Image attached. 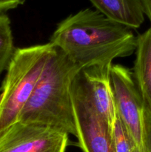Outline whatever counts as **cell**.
Returning <instances> with one entry per match:
<instances>
[{
  "mask_svg": "<svg viewBox=\"0 0 151 152\" xmlns=\"http://www.w3.org/2000/svg\"><path fill=\"white\" fill-rule=\"evenodd\" d=\"M136 38L131 28L86 8L61 21L49 42L84 69L110 66L114 59L132 55Z\"/></svg>",
  "mask_w": 151,
  "mask_h": 152,
  "instance_id": "1",
  "label": "cell"
},
{
  "mask_svg": "<svg viewBox=\"0 0 151 152\" xmlns=\"http://www.w3.org/2000/svg\"><path fill=\"white\" fill-rule=\"evenodd\" d=\"M81 68L55 47L19 122L76 136L72 85Z\"/></svg>",
  "mask_w": 151,
  "mask_h": 152,
  "instance_id": "2",
  "label": "cell"
},
{
  "mask_svg": "<svg viewBox=\"0 0 151 152\" xmlns=\"http://www.w3.org/2000/svg\"><path fill=\"white\" fill-rule=\"evenodd\" d=\"M54 50L50 42L16 48L0 88V137L19 121Z\"/></svg>",
  "mask_w": 151,
  "mask_h": 152,
  "instance_id": "3",
  "label": "cell"
},
{
  "mask_svg": "<svg viewBox=\"0 0 151 152\" xmlns=\"http://www.w3.org/2000/svg\"><path fill=\"white\" fill-rule=\"evenodd\" d=\"M71 94L78 147L83 152H115L112 132L92 106L80 72Z\"/></svg>",
  "mask_w": 151,
  "mask_h": 152,
  "instance_id": "4",
  "label": "cell"
},
{
  "mask_svg": "<svg viewBox=\"0 0 151 152\" xmlns=\"http://www.w3.org/2000/svg\"><path fill=\"white\" fill-rule=\"evenodd\" d=\"M110 81L117 117L131 135L139 152H145L144 103L135 83L133 72L125 66L113 64L110 68Z\"/></svg>",
  "mask_w": 151,
  "mask_h": 152,
  "instance_id": "5",
  "label": "cell"
},
{
  "mask_svg": "<svg viewBox=\"0 0 151 152\" xmlns=\"http://www.w3.org/2000/svg\"><path fill=\"white\" fill-rule=\"evenodd\" d=\"M69 134L17 122L0 137V152H66Z\"/></svg>",
  "mask_w": 151,
  "mask_h": 152,
  "instance_id": "6",
  "label": "cell"
},
{
  "mask_svg": "<svg viewBox=\"0 0 151 152\" xmlns=\"http://www.w3.org/2000/svg\"><path fill=\"white\" fill-rule=\"evenodd\" d=\"M110 66L81 69L80 74L92 106L111 132L117 119L110 81Z\"/></svg>",
  "mask_w": 151,
  "mask_h": 152,
  "instance_id": "7",
  "label": "cell"
},
{
  "mask_svg": "<svg viewBox=\"0 0 151 152\" xmlns=\"http://www.w3.org/2000/svg\"><path fill=\"white\" fill-rule=\"evenodd\" d=\"M135 54L133 78L144 106L151 113V27L136 38Z\"/></svg>",
  "mask_w": 151,
  "mask_h": 152,
  "instance_id": "8",
  "label": "cell"
},
{
  "mask_svg": "<svg viewBox=\"0 0 151 152\" xmlns=\"http://www.w3.org/2000/svg\"><path fill=\"white\" fill-rule=\"evenodd\" d=\"M96 10L111 20L133 29L144 22L141 0H90Z\"/></svg>",
  "mask_w": 151,
  "mask_h": 152,
  "instance_id": "9",
  "label": "cell"
},
{
  "mask_svg": "<svg viewBox=\"0 0 151 152\" xmlns=\"http://www.w3.org/2000/svg\"><path fill=\"white\" fill-rule=\"evenodd\" d=\"M15 50L10 19L4 13H0V76L7 70Z\"/></svg>",
  "mask_w": 151,
  "mask_h": 152,
  "instance_id": "10",
  "label": "cell"
},
{
  "mask_svg": "<svg viewBox=\"0 0 151 152\" xmlns=\"http://www.w3.org/2000/svg\"><path fill=\"white\" fill-rule=\"evenodd\" d=\"M112 137L115 152H134L137 149L133 137L118 117L113 128Z\"/></svg>",
  "mask_w": 151,
  "mask_h": 152,
  "instance_id": "11",
  "label": "cell"
},
{
  "mask_svg": "<svg viewBox=\"0 0 151 152\" xmlns=\"http://www.w3.org/2000/svg\"><path fill=\"white\" fill-rule=\"evenodd\" d=\"M144 145L145 152H151V113L145 106L144 111Z\"/></svg>",
  "mask_w": 151,
  "mask_h": 152,
  "instance_id": "12",
  "label": "cell"
},
{
  "mask_svg": "<svg viewBox=\"0 0 151 152\" xmlns=\"http://www.w3.org/2000/svg\"><path fill=\"white\" fill-rule=\"evenodd\" d=\"M25 0H0V13L13 10L22 5Z\"/></svg>",
  "mask_w": 151,
  "mask_h": 152,
  "instance_id": "13",
  "label": "cell"
},
{
  "mask_svg": "<svg viewBox=\"0 0 151 152\" xmlns=\"http://www.w3.org/2000/svg\"><path fill=\"white\" fill-rule=\"evenodd\" d=\"M144 15L148 18L151 25V0H141Z\"/></svg>",
  "mask_w": 151,
  "mask_h": 152,
  "instance_id": "14",
  "label": "cell"
},
{
  "mask_svg": "<svg viewBox=\"0 0 151 152\" xmlns=\"http://www.w3.org/2000/svg\"><path fill=\"white\" fill-rule=\"evenodd\" d=\"M134 152H139V150H138V149H136V151H135Z\"/></svg>",
  "mask_w": 151,
  "mask_h": 152,
  "instance_id": "15",
  "label": "cell"
}]
</instances>
